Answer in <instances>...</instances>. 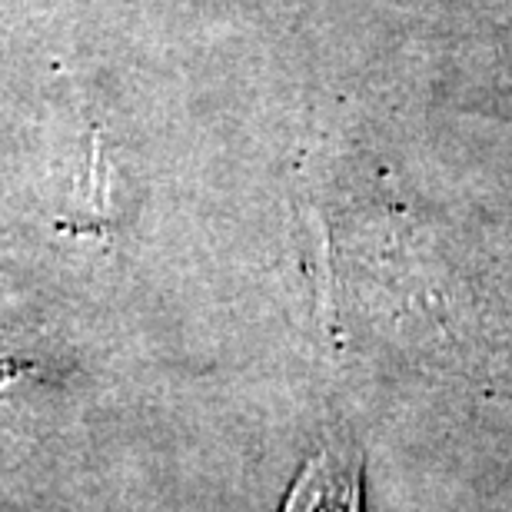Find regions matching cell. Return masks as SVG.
<instances>
[{
    "label": "cell",
    "mask_w": 512,
    "mask_h": 512,
    "mask_svg": "<svg viewBox=\"0 0 512 512\" xmlns=\"http://www.w3.org/2000/svg\"><path fill=\"white\" fill-rule=\"evenodd\" d=\"M280 512H363L360 453L343 446H326L310 456Z\"/></svg>",
    "instance_id": "cell-1"
}]
</instances>
